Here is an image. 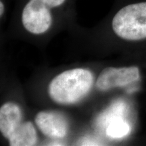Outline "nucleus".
Segmentation results:
<instances>
[{"label":"nucleus","instance_id":"1","mask_svg":"<svg viewBox=\"0 0 146 146\" xmlns=\"http://www.w3.org/2000/svg\"><path fill=\"white\" fill-rule=\"evenodd\" d=\"M94 77L84 68L66 70L56 76L49 86V94L54 102L71 104L79 101L90 91Z\"/></svg>","mask_w":146,"mask_h":146},{"label":"nucleus","instance_id":"2","mask_svg":"<svg viewBox=\"0 0 146 146\" xmlns=\"http://www.w3.org/2000/svg\"><path fill=\"white\" fill-rule=\"evenodd\" d=\"M112 27L121 39H146V1L133 3L120 8L112 18Z\"/></svg>","mask_w":146,"mask_h":146},{"label":"nucleus","instance_id":"3","mask_svg":"<svg viewBox=\"0 0 146 146\" xmlns=\"http://www.w3.org/2000/svg\"><path fill=\"white\" fill-rule=\"evenodd\" d=\"M66 0H29L22 12L23 27L31 33L43 34L52 24V10L63 5Z\"/></svg>","mask_w":146,"mask_h":146},{"label":"nucleus","instance_id":"4","mask_svg":"<svg viewBox=\"0 0 146 146\" xmlns=\"http://www.w3.org/2000/svg\"><path fill=\"white\" fill-rule=\"evenodd\" d=\"M139 78V70L136 66L108 67L100 74L96 82V87L99 90L105 91L114 87L125 86L138 81Z\"/></svg>","mask_w":146,"mask_h":146},{"label":"nucleus","instance_id":"5","mask_svg":"<svg viewBox=\"0 0 146 146\" xmlns=\"http://www.w3.org/2000/svg\"><path fill=\"white\" fill-rule=\"evenodd\" d=\"M35 123L45 135L60 139L66 135L68 123L62 115L52 112H40L35 117Z\"/></svg>","mask_w":146,"mask_h":146},{"label":"nucleus","instance_id":"6","mask_svg":"<svg viewBox=\"0 0 146 146\" xmlns=\"http://www.w3.org/2000/svg\"><path fill=\"white\" fill-rule=\"evenodd\" d=\"M22 121V111L12 102H8L0 108V131L4 137L9 139Z\"/></svg>","mask_w":146,"mask_h":146},{"label":"nucleus","instance_id":"7","mask_svg":"<svg viewBox=\"0 0 146 146\" xmlns=\"http://www.w3.org/2000/svg\"><path fill=\"white\" fill-rule=\"evenodd\" d=\"M8 139L11 146H32L36 143L37 136L33 125L26 122L18 126Z\"/></svg>","mask_w":146,"mask_h":146},{"label":"nucleus","instance_id":"8","mask_svg":"<svg viewBox=\"0 0 146 146\" xmlns=\"http://www.w3.org/2000/svg\"><path fill=\"white\" fill-rule=\"evenodd\" d=\"M131 128L127 122L122 120H115L107 127L106 135L113 139H120L127 136L130 133Z\"/></svg>","mask_w":146,"mask_h":146},{"label":"nucleus","instance_id":"9","mask_svg":"<svg viewBox=\"0 0 146 146\" xmlns=\"http://www.w3.org/2000/svg\"><path fill=\"white\" fill-rule=\"evenodd\" d=\"M3 12H4V5H3L2 1H1L0 2V14H1V16H2Z\"/></svg>","mask_w":146,"mask_h":146}]
</instances>
